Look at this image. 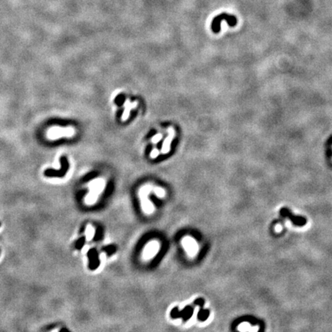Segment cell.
Instances as JSON below:
<instances>
[{
	"instance_id": "obj_1",
	"label": "cell",
	"mask_w": 332,
	"mask_h": 332,
	"mask_svg": "<svg viewBox=\"0 0 332 332\" xmlns=\"http://www.w3.org/2000/svg\"><path fill=\"white\" fill-rule=\"evenodd\" d=\"M225 20L227 22V24L231 26V27H234V26H236L237 24V18L235 15H229V14L225 13H221L220 15H217L216 17H215L212 21L211 23V29L215 33H218L219 32L220 29H221V22L222 21Z\"/></svg>"
},
{
	"instance_id": "obj_2",
	"label": "cell",
	"mask_w": 332,
	"mask_h": 332,
	"mask_svg": "<svg viewBox=\"0 0 332 332\" xmlns=\"http://www.w3.org/2000/svg\"><path fill=\"white\" fill-rule=\"evenodd\" d=\"M60 163H61V168L59 170H55V169H47L45 171L44 175L46 177H58L61 178L65 175L68 169H69V162L65 156L61 157L60 158Z\"/></svg>"
},
{
	"instance_id": "obj_3",
	"label": "cell",
	"mask_w": 332,
	"mask_h": 332,
	"mask_svg": "<svg viewBox=\"0 0 332 332\" xmlns=\"http://www.w3.org/2000/svg\"><path fill=\"white\" fill-rule=\"evenodd\" d=\"M174 137H175V131H174V129L172 128H169L168 136L164 139V143H163L162 148H161V152H162V153H167V152H169L171 143H172Z\"/></svg>"
},
{
	"instance_id": "obj_4",
	"label": "cell",
	"mask_w": 332,
	"mask_h": 332,
	"mask_svg": "<svg viewBox=\"0 0 332 332\" xmlns=\"http://www.w3.org/2000/svg\"><path fill=\"white\" fill-rule=\"evenodd\" d=\"M281 214L282 215V216H287L288 218H290V219L293 221L294 224H298V225H304L305 224V220L303 218L301 217H293L291 214L288 211L286 208H282L281 210Z\"/></svg>"
},
{
	"instance_id": "obj_5",
	"label": "cell",
	"mask_w": 332,
	"mask_h": 332,
	"mask_svg": "<svg viewBox=\"0 0 332 332\" xmlns=\"http://www.w3.org/2000/svg\"><path fill=\"white\" fill-rule=\"evenodd\" d=\"M138 105L137 101H135L133 103H131L129 101V100H126L125 102H124V111L122 114V116H121V120L122 121H126L128 119L129 116V114H130L131 109L135 108Z\"/></svg>"
},
{
	"instance_id": "obj_6",
	"label": "cell",
	"mask_w": 332,
	"mask_h": 332,
	"mask_svg": "<svg viewBox=\"0 0 332 332\" xmlns=\"http://www.w3.org/2000/svg\"><path fill=\"white\" fill-rule=\"evenodd\" d=\"M89 257L90 258V265L91 268H95L99 264V261L98 260V255H97L96 251L92 249L89 252Z\"/></svg>"
},
{
	"instance_id": "obj_7",
	"label": "cell",
	"mask_w": 332,
	"mask_h": 332,
	"mask_svg": "<svg viewBox=\"0 0 332 332\" xmlns=\"http://www.w3.org/2000/svg\"><path fill=\"white\" fill-rule=\"evenodd\" d=\"M192 312H193V310H192V307H188H188H186L185 309H184V310H183L182 311L178 312L176 315H175V314L174 315L173 318H178V317L183 316L184 319L187 320L188 318H189L191 316H192Z\"/></svg>"
},
{
	"instance_id": "obj_8",
	"label": "cell",
	"mask_w": 332,
	"mask_h": 332,
	"mask_svg": "<svg viewBox=\"0 0 332 332\" xmlns=\"http://www.w3.org/2000/svg\"><path fill=\"white\" fill-rule=\"evenodd\" d=\"M208 315H209L208 310H201L199 312V314H198V319H199L200 321H205V319L208 318Z\"/></svg>"
},
{
	"instance_id": "obj_9",
	"label": "cell",
	"mask_w": 332,
	"mask_h": 332,
	"mask_svg": "<svg viewBox=\"0 0 332 332\" xmlns=\"http://www.w3.org/2000/svg\"><path fill=\"white\" fill-rule=\"evenodd\" d=\"M85 243V238H80L79 240H78V241L76 242V247L78 249H80L82 247L83 244H84Z\"/></svg>"
},
{
	"instance_id": "obj_10",
	"label": "cell",
	"mask_w": 332,
	"mask_h": 332,
	"mask_svg": "<svg viewBox=\"0 0 332 332\" xmlns=\"http://www.w3.org/2000/svg\"><path fill=\"white\" fill-rule=\"evenodd\" d=\"M105 248L109 249V251L106 250L108 251V253H109V255H111L112 253H113V252L115 251V247H113V246H109V247H105Z\"/></svg>"
},
{
	"instance_id": "obj_11",
	"label": "cell",
	"mask_w": 332,
	"mask_h": 332,
	"mask_svg": "<svg viewBox=\"0 0 332 332\" xmlns=\"http://www.w3.org/2000/svg\"><path fill=\"white\" fill-rule=\"evenodd\" d=\"M161 135H158V136L153 138L152 141H153V142H154V141H155V142H157L158 139H161Z\"/></svg>"
},
{
	"instance_id": "obj_12",
	"label": "cell",
	"mask_w": 332,
	"mask_h": 332,
	"mask_svg": "<svg viewBox=\"0 0 332 332\" xmlns=\"http://www.w3.org/2000/svg\"><path fill=\"white\" fill-rule=\"evenodd\" d=\"M0 226H1V222H0Z\"/></svg>"
}]
</instances>
